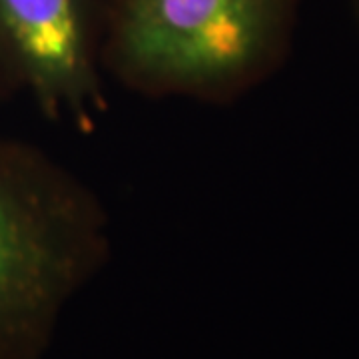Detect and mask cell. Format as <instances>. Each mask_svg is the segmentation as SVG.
<instances>
[{"mask_svg": "<svg viewBox=\"0 0 359 359\" xmlns=\"http://www.w3.org/2000/svg\"><path fill=\"white\" fill-rule=\"evenodd\" d=\"M110 257L102 200L39 146L0 136V359H44Z\"/></svg>", "mask_w": 359, "mask_h": 359, "instance_id": "6da1fadb", "label": "cell"}, {"mask_svg": "<svg viewBox=\"0 0 359 359\" xmlns=\"http://www.w3.org/2000/svg\"><path fill=\"white\" fill-rule=\"evenodd\" d=\"M294 0H120L102 68L146 96L231 100L282 65Z\"/></svg>", "mask_w": 359, "mask_h": 359, "instance_id": "7a4b0ae2", "label": "cell"}, {"mask_svg": "<svg viewBox=\"0 0 359 359\" xmlns=\"http://www.w3.org/2000/svg\"><path fill=\"white\" fill-rule=\"evenodd\" d=\"M0 54L46 118L90 128L102 114L96 0H0Z\"/></svg>", "mask_w": 359, "mask_h": 359, "instance_id": "3957f363", "label": "cell"}, {"mask_svg": "<svg viewBox=\"0 0 359 359\" xmlns=\"http://www.w3.org/2000/svg\"><path fill=\"white\" fill-rule=\"evenodd\" d=\"M14 90H18V86H16L13 74H11L8 66H6L2 54H0V100H4L8 94H13Z\"/></svg>", "mask_w": 359, "mask_h": 359, "instance_id": "277c9868", "label": "cell"}, {"mask_svg": "<svg viewBox=\"0 0 359 359\" xmlns=\"http://www.w3.org/2000/svg\"><path fill=\"white\" fill-rule=\"evenodd\" d=\"M355 4H358V18H359V0H355Z\"/></svg>", "mask_w": 359, "mask_h": 359, "instance_id": "5b68a950", "label": "cell"}]
</instances>
